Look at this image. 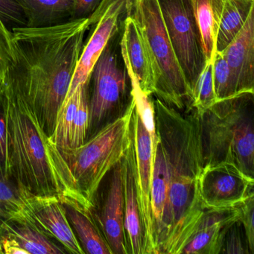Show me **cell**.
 Returning a JSON list of instances; mask_svg holds the SVG:
<instances>
[{"instance_id": "cell-1", "label": "cell", "mask_w": 254, "mask_h": 254, "mask_svg": "<svg viewBox=\"0 0 254 254\" xmlns=\"http://www.w3.org/2000/svg\"><path fill=\"white\" fill-rule=\"evenodd\" d=\"M90 17L42 28L14 27V62L2 86L32 104L40 126L51 139L84 47Z\"/></svg>"}, {"instance_id": "cell-2", "label": "cell", "mask_w": 254, "mask_h": 254, "mask_svg": "<svg viewBox=\"0 0 254 254\" xmlns=\"http://www.w3.org/2000/svg\"><path fill=\"white\" fill-rule=\"evenodd\" d=\"M157 139L167 168L170 234L165 254H181L200 224L206 209L198 188L204 165L200 115L192 108L181 110L154 100Z\"/></svg>"}, {"instance_id": "cell-3", "label": "cell", "mask_w": 254, "mask_h": 254, "mask_svg": "<svg viewBox=\"0 0 254 254\" xmlns=\"http://www.w3.org/2000/svg\"><path fill=\"white\" fill-rule=\"evenodd\" d=\"M8 160L11 179L29 194L56 197L62 203L93 210L77 189L60 151L40 126L32 104L15 90L2 86Z\"/></svg>"}, {"instance_id": "cell-4", "label": "cell", "mask_w": 254, "mask_h": 254, "mask_svg": "<svg viewBox=\"0 0 254 254\" xmlns=\"http://www.w3.org/2000/svg\"><path fill=\"white\" fill-rule=\"evenodd\" d=\"M254 93L218 101L200 117L204 164L232 163L254 177Z\"/></svg>"}, {"instance_id": "cell-5", "label": "cell", "mask_w": 254, "mask_h": 254, "mask_svg": "<svg viewBox=\"0 0 254 254\" xmlns=\"http://www.w3.org/2000/svg\"><path fill=\"white\" fill-rule=\"evenodd\" d=\"M134 101L124 113L105 125L78 148H60L79 192L94 204L104 178L121 161L133 136Z\"/></svg>"}, {"instance_id": "cell-6", "label": "cell", "mask_w": 254, "mask_h": 254, "mask_svg": "<svg viewBox=\"0 0 254 254\" xmlns=\"http://www.w3.org/2000/svg\"><path fill=\"white\" fill-rule=\"evenodd\" d=\"M126 9L137 24L151 56L154 94L176 109L191 108V91L171 44L158 0H132Z\"/></svg>"}, {"instance_id": "cell-7", "label": "cell", "mask_w": 254, "mask_h": 254, "mask_svg": "<svg viewBox=\"0 0 254 254\" xmlns=\"http://www.w3.org/2000/svg\"><path fill=\"white\" fill-rule=\"evenodd\" d=\"M165 26L186 81L193 87L206 62L190 0H158Z\"/></svg>"}, {"instance_id": "cell-8", "label": "cell", "mask_w": 254, "mask_h": 254, "mask_svg": "<svg viewBox=\"0 0 254 254\" xmlns=\"http://www.w3.org/2000/svg\"><path fill=\"white\" fill-rule=\"evenodd\" d=\"M126 67L123 69L120 65L110 41L92 71L93 92L89 98L87 139L111 122L110 117L120 106L126 93Z\"/></svg>"}, {"instance_id": "cell-9", "label": "cell", "mask_w": 254, "mask_h": 254, "mask_svg": "<svg viewBox=\"0 0 254 254\" xmlns=\"http://www.w3.org/2000/svg\"><path fill=\"white\" fill-rule=\"evenodd\" d=\"M254 178L232 163H206L198 177V188L205 209L223 210L240 206L254 194Z\"/></svg>"}, {"instance_id": "cell-10", "label": "cell", "mask_w": 254, "mask_h": 254, "mask_svg": "<svg viewBox=\"0 0 254 254\" xmlns=\"http://www.w3.org/2000/svg\"><path fill=\"white\" fill-rule=\"evenodd\" d=\"M23 220L62 245L68 254H84L66 215L64 203L56 197L29 194L21 216Z\"/></svg>"}, {"instance_id": "cell-11", "label": "cell", "mask_w": 254, "mask_h": 254, "mask_svg": "<svg viewBox=\"0 0 254 254\" xmlns=\"http://www.w3.org/2000/svg\"><path fill=\"white\" fill-rule=\"evenodd\" d=\"M133 133L136 161V190L145 239V254H155L151 216V187L156 149L135 108Z\"/></svg>"}, {"instance_id": "cell-12", "label": "cell", "mask_w": 254, "mask_h": 254, "mask_svg": "<svg viewBox=\"0 0 254 254\" xmlns=\"http://www.w3.org/2000/svg\"><path fill=\"white\" fill-rule=\"evenodd\" d=\"M127 0H112L97 21L93 35L83 47L66 97L87 81L103 50L118 29L119 20L126 8Z\"/></svg>"}, {"instance_id": "cell-13", "label": "cell", "mask_w": 254, "mask_h": 254, "mask_svg": "<svg viewBox=\"0 0 254 254\" xmlns=\"http://www.w3.org/2000/svg\"><path fill=\"white\" fill-rule=\"evenodd\" d=\"M125 230L129 254H145V239L136 190V161L134 133L131 142L122 159Z\"/></svg>"}, {"instance_id": "cell-14", "label": "cell", "mask_w": 254, "mask_h": 254, "mask_svg": "<svg viewBox=\"0 0 254 254\" xmlns=\"http://www.w3.org/2000/svg\"><path fill=\"white\" fill-rule=\"evenodd\" d=\"M106 199L95 218L113 254H128L125 230L124 195L121 163L112 169Z\"/></svg>"}, {"instance_id": "cell-15", "label": "cell", "mask_w": 254, "mask_h": 254, "mask_svg": "<svg viewBox=\"0 0 254 254\" xmlns=\"http://www.w3.org/2000/svg\"><path fill=\"white\" fill-rule=\"evenodd\" d=\"M221 53L233 72L239 94L254 93V8L240 32Z\"/></svg>"}, {"instance_id": "cell-16", "label": "cell", "mask_w": 254, "mask_h": 254, "mask_svg": "<svg viewBox=\"0 0 254 254\" xmlns=\"http://www.w3.org/2000/svg\"><path fill=\"white\" fill-rule=\"evenodd\" d=\"M238 207L223 210L206 209L203 218L181 254H221L229 227L239 221Z\"/></svg>"}, {"instance_id": "cell-17", "label": "cell", "mask_w": 254, "mask_h": 254, "mask_svg": "<svg viewBox=\"0 0 254 254\" xmlns=\"http://www.w3.org/2000/svg\"><path fill=\"white\" fill-rule=\"evenodd\" d=\"M120 54L130 65L142 91L149 96L154 94L155 76L151 56L139 27L130 14L124 22Z\"/></svg>"}, {"instance_id": "cell-18", "label": "cell", "mask_w": 254, "mask_h": 254, "mask_svg": "<svg viewBox=\"0 0 254 254\" xmlns=\"http://www.w3.org/2000/svg\"><path fill=\"white\" fill-rule=\"evenodd\" d=\"M64 206L68 221L85 254H113L93 210L68 203H64Z\"/></svg>"}, {"instance_id": "cell-19", "label": "cell", "mask_w": 254, "mask_h": 254, "mask_svg": "<svg viewBox=\"0 0 254 254\" xmlns=\"http://www.w3.org/2000/svg\"><path fill=\"white\" fill-rule=\"evenodd\" d=\"M30 28L48 27L72 20L75 0H15Z\"/></svg>"}, {"instance_id": "cell-20", "label": "cell", "mask_w": 254, "mask_h": 254, "mask_svg": "<svg viewBox=\"0 0 254 254\" xmlns=\"http://www.w3.org/2000/svg\"><path fill=\"white\" fill-rule=\"evenodd\" d=\"M201 35L206 64L213 62L216 53L218 28L226 0H190Z\"/></svg>"}, {"instance_id": "cell-21", "label": "cell", "mask_w": 254, "mask_h": 254, "mask_svg": "<svg viewBox=\"0 0 254 254\" xmlns=\"http://www.w3.org/2000/svg\"><path fill=\"white\" fill-rule=\"evenodd\" d=\"M14 239L27 254H68L61 244L23 221H8L0 229V237Z\"/></svg>"}, {"instance_id": "cell-22", "label": "cell", "mask_w": 254, "mask_h": 254, "mask_svg": "<svg viewBox=\"0 0 254 254\" xmlns=\"http://www.w3.org/2000/svg\"><path fill=\"white\" fill-rule=\"evenodd\" d=\"M254 0H226L218 28L216 52H222L243 27Z\"/></svg>"}, {"instance_id": "cell-23", "label": "cell", "mask_w": 254, "mask_h": 254, "mask_svg": "<svg viewBox=\"0 0 254 254\" xmlns=\"http://www.w3.org/2000/svg\"><path fill=\"white\" fill-rule=\"evenodd\" d=\"M126 67L127 75L130 78L131 86V98L134 101L135 108L136 113L142 120L144 127L146 129L151 138L153 145L157 148L158 139H157V128H156L155 112H154V100L151 99V96L147 95L142 91L139 87L137 78L135 76L127 61L123 59Z\"/></svg>"}, {"instance_id": "cell-24", "label": "cell", "mask_w": 254, "mask_h": 254, "mask_svg": "<svg viewBox=\"0 0 254 254\" xmlns=\"http://www.w3.org/2000/svg\"><path fill=\"white\" fill-rule=\"evenodd\" d=\"M29 194L12 179L0 178V229L21 216Z\"/></svg>"}, {"instance_id": "cell-25", "label": "cell", "mask_w": 254, "mask_h": 254, "mask_svg": "<svg viewBox=\"0 0 254 254\" xmlns=\"http://www.w3.org/2000/svg\"><path fill=\"white\" fill-rule=\"evenodd\" d=\"M83 84H80L71 96L65 99L58 114L56 128L50 139L58 149L69 146L71 128L79 105Z\"/></svg>"}, {"instance_id": "cell-26", "label": "cell", "mask_w": 254, "mask_h": 254, "mask_svg": "<svg viewBox=\"0 0 254 254\" xmlns=\"http://www.w3.org/2000/svg\"><path fill=\"white\" fill-rule=\"evenodd\" d=\"M213 81V62L206 64L193 87L191 108L199 115L216 103Z\"/></svg>"}, {"instance_id": "cell-27", "label": "cell", "mask_w": 254, "mask_h": 254, "mask_svg": "<svg viewBox=\"0 0 254 254\" xmlns=\"http://www.w3.org/2000/svg\"><path fill=\"white\" fill-rule=\"evenodd\" d=\"M90 79L91 78H89L82 85L79 105L72 123L68 148H78L82 145L87 139L89 123H90L89 87H90Z\"/></svg>"}, {"instance_id": "cell-28", "label": "cell", "mask_w": 254, "mask_h": 254, "mask_svg": "<svg viewBox=\"0 0 254 254\" xmlns=\"http://www.w3.org/2000/svg\"><path fill=\"white\" fill-rule=\"evenodd\" d=\"M213 81L217 102L239 96L233 72L221 52H216L213 60Z\"/></svg>"}, {"instance_id": "cell-29", "label": "cell", "mask_w": 254, "mask_h": 254, "mask_svg": "<svg viewBox=\"0 0 254 254\" xmlns=\"http://www.w3.org/2000/svg\"><path fill=\"white\" fill-rule=\"evenodd\" d=\"M14 62L12 32L0 19V88L9 68Z\"/></svg>"}, {"instance_id": "cell-30", "label": "cell", "mask_w": 254, "mask_h": 254, "mask_svg": "<svg viewBox=\"0 0 254 254\" xmlns=\"http://www.w3.org/2000/svg\"><path fill=\"white\" fill-rule=\"evenodd\" d=\"M239 221L243 227L250 254L254 253V194L238 206Z\"/></svg>"}, {"instance_id": "cell-31", "label": "cell", "mask_w": 254, "mask_h": 254, "mask_svg": "<svg viewBox=\"0 0 254 254\" xmlns=\"http://www.w3.org/2000/svg\"><path fill=\"white\" fill-rule=\"evenodd\" d=\"M221 253L223 254H250L248 245L242 242L240 222L239 221L232 224L227 230L221 254Z\"/></svg>"}, {"instance_id": "cell-32", "label": "cell", "mask_w": 254, "mask_h": 254, "mask_svg": "<svg viewBox=\"0 0 254 254\" xmlns=\"http://www.w3.org/2000/svg\"><path fill=\"white\" fill-rule=\"evenodd\" d=\"M0 178L11 179L10 177L8 160V140H7L6 123L5 111L0 99Z\"/></svg>"}, {"instance_id": "cell-33", "label": "cell", "mask_w": 254, "mask_h": 254, "mask_svg": "<svg viewBox=\"0 0 254 254\" xmlns=\"http://www.w3.org/2000/svg\"><path fill=\"white\" fill-rule=\"evenodd\" d=\"M0 19L5 24L26 26V20L23 10L15 0H0Z\"/></svg>"}, {"instance_id": "cell-34", "label": "cell", "mask_w": 254, "mask_h": 254, "mask_svg": "<svg viewBox=\"0 0 254 254\" xmlns=\"http://www.w3.org/2000/svg\"><path fill=\"white\" fill-rule=\"evenodd\" d=\"M102 1L103 0H75L72 20L90 17L97 10Z\"/></svg>"}, {"instance_id": "cell-35", "label": "cell", "mask_w": 254, "mask_h": 254, "mask_svg": "<svg viewBox=\"0 0 254 254\" xmlns=\"http://www.w3.org/2000/svg\"><path fill=\"white\" fill-rule=\"evenodd\" d=\"M0 247L2 254H27L14 239L11 238L1 236L0 237Z\"/></svg>"}, {"instance_id": "cell-36", "label": "cell", "mask_w": 254, "mask_h": 254, "mask_svg": "<svg viewBox=\"0 0 254 254\" xmlns=\"http://www.w3.org/2000/svg\"><path fill=\"white\" fill-rule=\"evenodd\" d=\"M0 254H2V251H1V247H0Z\"/></svg>"}, {"instance_id": "cell-37", "label": "cell", "mask_w": 254, "mask_h": 254, "mask_svg": "<svg viewBox=\"0 0 254 254\" xmlns=\"http://www.w3.org/2000/svg\"><path fill=\"white\" fill-rule=\"evenodd\" d=\"M132 0H129V3H130V2H131Z\"/></svg>"}]
</instances>
